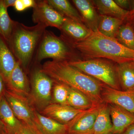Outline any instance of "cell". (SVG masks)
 Masks as SVG:
<instances>
[{
	"label": "cell",
	"mask_w": 134,
	"mask_h": 134,
	"mask_svg": "<svg viewBox=\"0 0 134 134\" xmlns=\"http://www.w3.org/2000/svg\"><path fill=\"white\" fill-rule=\"evenodd\" d=\"M4 96L15 115L21 122L29 126L36 127L34 123L36 109L28 98L18 95L8 90H6Z\"/></svg>",
	"instance_id": "7"
},
{
	"label": "cell",
	"mask_w": 134,
	"mask_h": 134,
	"mask_svg": "<svg viewBox=\"0 0 134 134\" xmlns=\"http://www.w3.org/2000/svg\"><path fill=\"white\" fill-rule=\"evenodd\" d=\"M66 18L50 6L47 0L36 1L32 15L34 23L42 25L46 28L51 26L60 30Z\"/></svg>",
	"instance_id": "8"
},
{
	"label": "cell",
	"mask_w": 134,
	"mask_h": 134,
	"mask_svg": "<svg viewBox=\"0 0 134 134\" xmlns=\"http://www.w3.org/2000/svg\"><path fill=\"white\" fill-rule=\"evenodd\" d=\"M16 0H3V3L7 8L10 7H14Z\"/></svg>",
	"instance_id": "34"
},
{
	"label": "cell",
	"mask_w": 134,
	"mask_h": 134,
	"mask_svg": "<svg viewBox=\"0 0 134 134\" xmlns=\"http://www.w3.org/2000/svg\"><path fill=\"white\" fill-rule=\"evenodd\" d=\"M14 21L10 17L7 8L4 5L3 0H0V35L6 42L8 41L14 26Z\"/></svg>",
	"instance_id": "25"
},
{
	"label": "cell",
	"mask_w": 134,
	"mask_h": 134,
	"mask_svg": "<svg viewBox=\"0 0 134 134\" xmlns=\"http://www.w3.org/2000/svg\"><path fill=\"white\" fill-rule=\"evenodd\" d=\"M35 126L41 134H67L68 126L57 122L50 117L43 115L35 110Z\"/></svg>",
	"instance_id": "16"
},
{
	"label": "cell",
	"mask_w": 134,
	"mask_h": 134,
	"mask_svg": "<svg viewBox=\"0 0 134 134\" xmlns=\"http://www.w3.org/2000/svg\"><path fill=\"white\" fill-rule=\"evenodd\" d=\"M115 3L122 9L131 11L134 7V1L114 0Z\"/></svg>",
	"instance_id": "28"
},
{
	"label": "cell",
	"mask_w": 134,
	"mask_h": 134,
	"mask_svg": "<svg viewBox=\"0 0 134 134\" xmlns=\"http://www.w3.org/2000/svg\"><path fill=\"white\" fill-rule=\"evenodd\" d=\"M6 84L8 90L29 98L31 91L30 82L26 73L18 62L6 82Z\"/></svg>",
	"instance_id": "12"
},
{
	"label": "cell",
	"mask_w": 134,
	"mask_h": 134,
	"mask_svg": "<svg viewBox=\"0 0 134 134\" xmlns=\"http://www.w3.org/2000/svg\"><path fill=\"white\" fill-rule=\"evenodd\" d=\"M112 134H122L134 122V114L116 105L108 104Z\"/></svg>",
	"instance_id": "13"
},
{
	"label": "cell",
	"mask_w": 134,
	"mask_h": 134,
	"mask_svg": "<svg viewBox=\"0 0 134 134\" xmlns=\"http://www.w3.org/2000/svg\"><path fill=\"white\" fill-rule=\"evenodd\" d=\"M47 1L50 6L63 16L84 24L81 16L78 10L72 6L69 1L67 0H47Z\"/></svg>",
	"instance_id": "23"
},
{
	"label": "cell",
	"mask_w": 134,
	"mask_h": 134,
	"mask_svg": "<svg viewBox=\"0 0 134 134\" xmlns=\"http://www.w3.org/2000/svg\"><path fill=\"white\" fill-rule=\"evenodd\" d=\"M18 134H41L36 127H31L23 123L21 128Z\"/></svg>",
	"instance_id": "29"
},
{
	"label": "cell",
	"mask_w": 134,
	"mask_h": 134,
	"mask_svg": "<svg viewBox=\"0 0 134 134\" xmlns=\"http://www.w3.org/2000/svg\"><path fill=\"white\" fill-rule=\"evenodd\" d=\"M125 22L130 23L134 27V7L131 11H130L128 16Z\"/></svg>",
	"instance_id": "33"
},
{
	"label": "cell",
	"mask_w": 134,
	"mask_h": 134,
	"mask_svg": "<svg viewBox=\"0 0 134 134\" xmlns=\"http://www.w3.org/2000/svg\"><path fill=\"white\" fill-rule=\"evenodd\" d=\"M6 132L5 127L1 121L0 120V134H5Z\"/></svg>",
	"instance_id": "36"
},
{
	"label": "cell",
	"mask_w": 134,
	"mask_h": 134,
	"mask_svg": "<svg viewBox=\"0 0 134 134\" xmlns=\"http://www.w3.org/2000/svg\"><path fill=\"white\" fill-rule=\"evenodd\" d=\"M14 7L15 10L18 12H22L26 9L23 0H16Z\"/></svg>",
	"instance_id": "31"
},
{
	"label": "cell",
	"mask_w": 134,
	"mask_h": 134,
	"mask_svg": "<svg viewBox=\"0 0 134 134\" xmlns=\"http://www.w3.org/2000/svg\"><path fill=\"white\" fill-rule=\"evenodd\" d=\"M0 120L6 132L10 134H18L23 125L15 115L5 96L0 100Z\"/></svg>",
	"instance_id": "17"
},
{
	"label": "cell",
	"mask_w": 134,
	"mask_h": 134,
	"mask_svg": "<svg viewBox=\"0 0 134 134\" xmlns=\"http://www.w3.org/2000/svg\"><path fill=\"white\" fill-rule=\"evenodd\" d=\"M117 70L121 90L134 91V61L117 64Z\"/></svg>",
	"instance_id": "21"
},
{
	"label": "cell",
	"mask_w": 134,
	"mask_h": 134,
	"mask_svg": "<svg viewBox=\"0 0 134 134\" xmlns=\"http://www.w3.org/2000/svg\"><path fill=\"white\" fill-rule=\"evenodd\" d=\"M122 134H134V122L130 125Z\"/></svg>",
	"instance_id": "35"
},
{
	"label": "cell",
	"mask_w": 134,
	"mask_h": 134,
	"mask_svg": "<svg viewBox=\"0 0 134 134\" xmlns=\"http://www.w3.org/2000/svg\"><path fill=\"white\" fill-rule=\"evenodd\" d=\"M83 111L68 105L51 103L40 113L60 123L68 125Z\"/></svg>",
	"instance_id": "14"
},
{
	"label": "cell",
	"mask_w": 134,
	"mask_h": 134,
	"mask_svg": "<svg viewBox=\"0 0 134 134\" xmlns=\"http://www.w3.org/2000/svg\"><path fill=\"white\" fill-rule=\"evenodd\" d=\"M75 50L62 37L46 30L34 57L35 62L39 63L47 58L68 62L76 60Z\"/></svg>",
	"instance_id": "4"
},
{
	"label": "cell",
	"mask_w": 134,
	"mask_h": 134,
	"mask_svg": "<svg viewBox=\"0 0 134 134\" xmlns=\"http://www.w3.org/2000/svg\"><path fill=\"white\" fill-rule=\"evenodd\" d=\"M124 22L116 18L99 15L98 30L104 36L115 38L120 27Z\"/></svg>",
	"instance_id": "22"
},
{
	"label": "cell",
	"mask_w": 134,
	"mask_h": 134,
	"mask_svg": "<svg viewBox=\"0 0 134 134\" xmlns=\"http://www.w3.org/2000/svg\"><path fill=\"white\" fill-rule=\"evenodd\" d=\"M46 28L41 24L29 26L14 21L11 36L7 43L25 73L35 57Z\"/></svg>",
	"instance_id": "3"
},
{
	"label": "cell",
	"mask_w": 134,
	"mask_h": 134,
	"mask_svg": "<svg viewBox=\"0 0 134 134\" xmlns=\"http://www.w3.org/2000/svg\"><path fill=\"white\" fill-rule=\"evenodd\" d=\"M54 83L41 68L35 69L32 74L28 98L33 107L40 112L52 103Z\"/></svg>",
	"instance_id": "6"
},
{
	"label": "cell",
	"mask_w": 134,
	"mask_h": 134,
	"mask_svg": "<svg viewBox=\"0 0 134 134\" xmlns=\"http://www.w3.org/2000/svg\"><path fill=\"white\" fill-rule=\"evenodd\" d=\"M126 22L120 27L115 39L124 46L134 50V27L130 23Z\"/></svg>",
	"instance_id": "26"
},
{
	"label": "cell",
	"mask_w": 134,
	"mask_h": 134,
	"mask_svg": "<svg viewBox=\"0 0 134 134\" xmlns=\"http://www.w3.org/2000/svg\"><path fill=\"white\" fill-rule=\"evenodd\" d=\"M103 59L76 60L69 63L82 72L92 77L104 84L115 90H121L117 70V64Z\"/></svg>",
	"instance_id": "5"
},
{
	"label": "cell",
	"mask_w": 134,
	"mask_h": 134,
	"mask_svg": "<svg viewBox=\"0 0 134 134\" xmlns=\"http://www.w3.org/2000/svg\"><path fill=\"white\" fill-rule=\"evenodd\" d=\"M41 69L54 81L83 93L94 105L104 103L101 93L104 84L71 66L68 62L48 61L44 63Z\"/></svg>",
	"instance_id": "1"
},
{
	"label": "cell",
	"mask_w": 134,
	"mask_h": 134,
	"mask_svg": "<svg viewBox=\"0 0 134 134\" xmlns=\"http://www.w3.org/2000/svg\"><path fill=\"white\" fill-rule=\"evenodd\" d=\"M99 15L116 18L126 21L129 11L122 9L115 3L114 0L92 1Z\"/></svg>",
	"instance_id": "20"
},
{
	"label": "cell",
	"mask_w": 134,
	"mask_h": 134,
	"mask_svg": "<svg viewBox=\"0 0 134 134\" xmlns=\"http://www.w3.org/2000/svg\"><path fill=\"white\" fill-rule=\"evenodd\" d=\"M17 62L7 42L0 35V73L5 82L15 68Z\"/></svg>",
	"instance_id": "18"
},
{
	"label": "cell",
	"mask_w": 134,
	"mask_h": 134,
	"mask_svg": "<svg viewBox=\"0 0 134 134\" xmlns=\"http://www.w3.org/2000/svg\"><path fill=\"white\" fill-rule=\"evenodd\" d=\"M5 134H10L9 133H8V132H6V133H5Z\"/></svg>",
	"instance_id": "37"
},
{
	"label": "cell",
	"mask_w": 134,
	"mask_h": 134,
	"mask_svg": "<svg viewBox=\"0 0 134 134\" xmlns=\"http://www.w3.org/2000/svg\"><path fill=\"white\" fill-rule=\"evenodd\" d=\"M6 85L5 79L2 75L0 73V100L5 95V91L7 90L5 88Z\"/></svg>",
	"instance_id": "30"
},
{
	"label": "cell",
	"mask_w": 134,
	"mask_h": 134,
	"mask_svg": "<svg viewBox=\"0 0 134 134\" xmlns=\"http://www.w3.org/2000/svg\"><path fill=\"white\" fill-rule=\"evenodd\" d=\"M69 94L68 86L63 84L54 82L53 88L52 103L68 105Z\"/></svg>",
	"instance_id": "27"
},
{
	"label": "cell",
	"mask_w": 134,
	"mask_h": 134,
	"mask_svg": "<svg viewBox=\"0 0 134 134\" xmlns=\"http://www.w3.org/2000/svg\"><path fill=\"white\" fill-rule=\"evenodd\" d=\"M26 9L32 8H33L36 5V1L34 0H23Z\"/></svg>",
	"instance_id": "32"
},
{
	"label": "cell",
	"mask_w": 134,
	"mask_h": 134,
	"mask_svg": "<svg viewBox=\"0 0 134 134\" xmlns=\"http://www.w3.org/2000/svg\"><path fill=\"white\" fill-rule=\"evenodd\" d=\"M101 95L104 103L119 106L134 114V91L119 90L104 84Z\"/></svg>",
	"instance_id": "9"
},
{
	"label": "cell",
	"mask_w": 134,
	"mask_h": 134,
	"mask_svg": "<svg viewBox=\"0 0 134 134\" xmlns=\"http://www.w3.org/2000/svg\"><path fill=\"white\" fill-rule=\"evenodd\" d=\"M60 30L61 37L70 45L83 41L92 32L85 25L67 18Z\"/></svg>",
	"instance_id": "11"
},
{
	"label": "cell",
	"mask_w": 134,
	"mask_h": 134,
	"mask_svg": "<svg viewBox=\"0 0 134 134\" xmlns=\"http://www.w3.org/2000/svg\"><path fill=\"white\" fill-rule=\"evenodd\" d=\"M84 24L93 32L98 31V26L99 15L92 1L73 0Z\"/></svg>",
	"instance_id": "15"
},
{
	"label": "cell",
	"mask_w": 134,
	"mask_h": 134,
	"mask_svg": "<svg viewBox=\"0 0 134 134\" xmlns=\"http://www.w3.org/2000/svg\"><path fill=\"white\" fill-rule=\"evenodd\" d=\"M99 105L83 111L77 115L68 124L67 134H92Z\"/></svg>",
	"instance_id": "10"
},
{
	"label": "cell",
	"mask_w": 134,
	"mask_h": 134,
	"mask_svg": "<svg viewBox=\"0 0 134 134\" xmlns=\"http://www.w3.org/2000/svg\"></svg>",
	"instance_id": "38"
},
{
	"label": "cell",
	"mask_w": 134,
	"mask_h": 134,
	"mask_svg": "<svg viewBox=\"0 0 134 134\" xmlns=\"http://www.w3.org/2000/svg\"><path fill=\"white\" fill-rule=\"evenodd\" d=\"M112 130V124L108 104L104 102L99 106L92 134H110Z\"/></svg>",
	"instance_id": "19"
},
{
	"label": "cell",
	"mask_w": 134,
	"mask_h": 134,
	"mask_svg": "<svg viewBox=\"0 0 134 134\" xmlns=\"http://www.w3.org/2000/svg\"><path fill=\"white\" fill-rule=\"evenodd\" d=\"M85 60L105 59L119 64L134 61V50L124 46L115 38L93 32L83 41L70 45Z\"/></svg>",
	"instance_id": "2"
},
{
	"label": "cell",
	"mask_w": 134,
	"mask_h": 134,
	"mask_svg": "<svg viewBox=\"0 0 134 134\" xmlns=\"http://www.w3.org/2000/svg\"><path fill=\"white\" fill-rule=\"evenodd\" d=\"M69 88L68 105L82 111L88 110L95 106L90 99L83 93L70 87Z\"/></svg>",
	"instance_id": "24"
}]
</instances>
